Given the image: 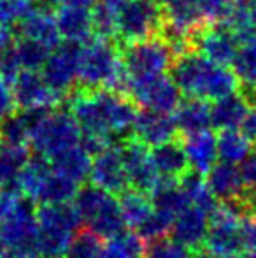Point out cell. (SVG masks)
Returning a JSON list of instances; mask_svg holds the SVG:
<instances>
[{"label": "cell", "mask_w": 256, "mask_h": 258, "mask_svg": "<svg viewBox=\"0 0 256 258\" xmlns=\"http://www.w3.org/2000/svg\"><path fill=\"white\" fill-rule=\"evenodd\" d=\"M170 79L183 97L212 102L233 92H239V81L232 69L212 63L200 53L188 51L174 58Z\"/></svg>", "instance_id": "6da1fadb"}, {"label": "cell", "mask_w": 256, "mask_h": 258, "mask_svg": "<svg viewBox=\"0 0 256 258\" xmlns=\"http://www.w3.org/2000/svg\"><path fill=\"white\" fill-rule=\"evenodd\" d=\"M77 90H113L125 93V72L121 65L120 44L93 35L81 44Z\"/></svg>", "instance_id": "7a4b0ae2"}, {"label": "cell", "mask_w": 256, "mask_h": 258, "mask_svg": "<svg viewBox=\"0 0 256 258\" xmlns=\"http://www.w3.org/2000/svg\"><path fill=\"white\" fill-rule=\"evenodd\" d=\"M70 204L74 206L81 225L104 241L127 230L118 197L95 184L90 183L79 186Z\"/></svg>", "instance_id": "3957f363"}, {"label": "cell", "mask_w": 256, "mask_h": 258, "mask_svg": "<svg viewBox=\"0 0 256 258\" xmlns=\"http://www.w3.org/2000/svg\"><path fill=\"white\" fill-rule=\"evenodd\" d=\"M37 253L42 258H63L72 235L81 228L74 206L42 204L35 209Z\"/></svg>", "instance_id": "277c9868"}, {"label": "cell", "mask_w": 256, "mask_h": 258, "mask_svg": "<svg viewBox=\"0 0 256 258\" xmlns=\"http://www.w3.org/2000/svg\"><path fill=\"white\" fill-rule=\"evenodd\" d=\"M121 65L125 72V88L132 83L163 76L168 72L176 54L170 44L160 35L146 41L120 44Z\"/></svg>", "instance_id": "5b68a950"}, {"label": "cell", "mask_w": 256, "mask_h": 258, "mask_svg": "<svg viewBox=\"0 0 256 258\" xmlns=\"http://www.w3.org/2000/svg\"><path fill=\"white\" fill-rule=\"evenodd\" d=\"M81 143V130L75 119L67 109L48 111L28 132V148L32 153L42 155L46 158L63 153L68 148Z\"/></svg>", "instance_id": "8992f818"}, {"label": "cell", "mask_w": 256, "mask_h": 258, "mask_svg": "<svg viewBox=\"0 0 256 258\" xmlns=\"http://www.w3.org/2000/svg\"><path fill=\"white\" fill-rule=\"evenodd\" d=\"M204 248L214 258H232L244 253L242 214L233 204H219L211 214Z\"/></svg>", "instance_id": "52a82bcc"}, {"label": "cell", "mask_w": 256, "mask_h": 258, "mask_svg": "<svg viewBox=\"0 0 256 258\" xmlns=\"http://www.w3.org/2000/svg\"><path fill=\"white\" fill-rule=\"evenodd\" d=\"M161 28V0H128L118 14L116 23V42L130 44V42L146 41L156 37Z\"/></svg>", "instance_id": "ba28073f"}, {"label": "cell", "mask_w": 256, "mask_h": 258, "mask_svg": "<svg viewBox=\"0 0 256 258\" xmlns=\"http://www.w3.org/2000/svg\"><path fill=\"white\" fill-rule=\"evenodd\" d=\"M79 58H81V44L65 41L49 53L44 67L41 69V76L44 78L46 85L63 100L77 86Z\"/></svg>", "instance_id": "9c48e42d"}, {"label": "cell", "mask_w": 256, "mask_h": 258, "mask_svg": "<svg viewBox=\"0 0 256 258\" xmlns=\"http://www.w3.org/2000/svg\"><path fill=\"white\" fill-rule=\"evenodd\" d=\"M125 95H128L139 109L168 112V114H172L183 100L179 88L167 74L132 83L125 88Z\"/></svg>", "instance_id": "30bf717a"}, {"label": "cell", "mask_w": 256, "mask_h": 258, "mask_svg": "<svg viewBox=\"0 0 256 258\" xmlns=\"http://www.w3.org/2000/svg\"><path fill=\"white\" fill-rule=\"evenodd\" d=\"M88 179L92 181V184L116 197L128 190L127 172H125L123 156H121V144L113 143L92 156Z\"/></svg>", "instance_id": "8fae6325"}, {"label": "cell", "mask_w": 256, "mask_h": 258, "mask_svg": "<svg viewBox=\"0 0 256 258\" xmlns=\"http://www.w3.org/2000/svg\"><path fill=\"white\" fill-rule=\"evenodd\" d=\"M121 156H123L128 188L149 195L160 181V176L151 162L149 148L140 144L133 137H128L125 143H121Z\"/></svg>", "instance_id": "7c38bea8"}, {"label": "cell", "mask_w": 256, "mask_h": 258, "mask_svg": "<svg viewBox=\"0 0 256 258\" xmlns=\"http://www.w3.org/2000/svg\"><path fill=\"white\" fill-rule=\"evenodd\" d=\"M237 49L239 42L226 25H205L192 39V51L225 67L232 65Z\"/></svg>", "instance_id": "4fadbf2b"}, {"label": "cell", "mask_w": 256, "mask_h": 258, "mask_svg": "<svg viewBox=\"0 0 256 258\" xmlns=\"http://www.w3.org/2000/svg\"><path fill=\"white\" fill-rule=\"evenodd\" d=\"M16 37H27L55 49L62 42L58 27H56L53 4L49 0H34L32 11L16 23Z\"/></svg>", "instance_id": "5bb4252c"}, {"label": "cell", "mask_w": 256, "mask_h": 258, "mask_svg": "<svg viewBox=\"0 0 256 258\" xmlns=\"http://www.w3.org/2000/svg\"><path fill=\"white\" fill-rule=\"evenodd\" d=\"M14 102L18 109L32 107H49L55 109L62 102V97L55 93L48 85L39 71H21L16 81L11 86Z\"/></svg>", "instance_id": "9a60e30c"}, {"label": "cell", "mask_w": 256, "mask_h": 258, "mask_svg": "<svg viewBox=\"0 0 256 258\" xmlns=\"http://www.w3.org/2000/svg\"><path fill=\"white\" fill-rule=\"evenodd\" d=\"M209 221H211V214L190 204L174 218L168 228V235L181 246H185L188 251H198L204 248Z\"/></svg>", "instance_id": "2e32d148"}, {"label": "cell", "mask_w": 256, "mask_h": 258, "mask_svg": "<svg viewBox=\"0 0 256 258\" xmlns=\"http://www.w3.org/2000/svg\"><path fill=\"white\" fill-rule=\"evenodd\" d=\"M132 137L144 146L153 148L176 139L178 128H176L174 118L168 112L139 109V114H137V119L132 128Z\"/></svg>", "instance_id": "e0dca14e"}, {"label": "cell", "mask_w": 256, "mask_h": 258, "mask_svg": "<svg viewBox=\"0 0 256 258\" xmlns=\"http://www.w3.org/2000/svg\"><path fill=\"white\" fill-rule=\"evenodd\" d=\"M204 181L207 184L209 191L212 194V197L219 204L239 201L246 194L242 177H240L239 165H233V163L218 160L211 167V170L204 176Z\"/></svg>", "instance_id": "ac0fdd59"}, {"label": "cell", "mask_w": 256, "mask_h": 258, "mask_svg": "<svg viewBox=\"0 0 256 258\" xmlns=\"http://www.w3.org/2000/svg\"><path fill=\"white\" fill-rule=\"evenodd\" d=\"M151 207H153L154 216L168 225L170 228L174 218L181 213L185 207L190 206L188 197L185 195L183 188L179 186V179H161L149 194Z\"/></svg>", "instance_id": "d6986e66"}, {"label": "cell", "mask_w": 256, "mask_h": 258, "mask_svg": "<svg viewBox=\"0 0 256 258\" xmlns=\"http://www.w3.org/2000/svg\"><path fill=\"white\" fill-rule=\"evenodd\" d=\"M149 156L161 179H181L190 170L185 148L178 137L149 148Z\"/></svg>", "instance_id": "ffe728a7"}, {"label": "cell", "mask_w": 256, "mask_h": 258, "mask_svg": "<svg viewBox=\"0 0 256 258\" xmlns=\"http://www.w3.org/2000/svg\"><path fill=\"white\" fill-rule=\"evenodd\" d=\"M183 148H185L186 158H188L190 170L197 174L205 176L211 170V167L218 162L216 134L212 132V128L185 136Z\"/></svg>", "instance_id": "44dd1931"}, {"label": "cell", "mask_w": 256, "mask_h": 258, "mask_svg": "<svg viewBox=\"0 0 256 258\" xmlns=\"http://www.w3.org/2000/svg\"><path fill=\"white\" fill-rule=\"evenodd\" d=\"M60 37L75 44H84L93 37L92 13L84 7L60 6L55 13Z\"/></svg>", "instance_id": "7402d4cb"}, {"label": "cell", "mask_w": 256, "mask_h": 258, "mask_svg": "<svg viewBox=\"0 0 256 258\" xmlns=\"http://www.w3.org/2000/svg\"><path fill=\"white\" fill-rule=\"evenodd\" d=\"M209 109H211V128L219 132V130L240 128L249 109V102L240 92H233L218 100H212Z\"/></svg>", "instance_id": "603a6c76"}, {"label": "cell", "mask_w": 256, "mask_h": 258, "mask_svg": "<svg viewBox=\"0 0 256 258\" xmlns=\"http://www.w3.org/2000/svg\"><path fill=\"white\" fill-rule=\"evenodd\" d=\"M32 151L28 144H2L0 146V190L21 194L20 174Z\"/></svg>", "instance_id": "cb8c5ba5"}, {"label": "cell", "mask_w": 256, "mask_h": 258, "mask_svg": "<svg viewBox=\"0 0 256 258\" xmlns=\"http://www.w3.org/2000/svg\"><path fill=\"white\" fill-rule=\"evenodd\" d=\"M172 118H174L178 134L181 136H190V134L211 128V109L207 100L185 97L174 109Z\"/></svg>", "instance_id": "d4e9b609"}, {"label": "cell", "mask_w": 256, "mask_h": 258, "mask_svg": "<svg viewBox=\"0 0 256 258\" xmlns=\"http://www.w3.org/2000/svg\"><path fill=\"white\" fill-rule=\"evenodd\" d=\"M51 169L55 172L72 179L74 183L81 184L88 179L90 165H92V155L81 146V143L74 148H68L63 153L49 158Z\"/></svg>", "instance_id": "484cf974"}, {"label": "cell", "mask_w": 256, "mask_h": 258, "mask_svg": "<svg viewBox=\"0 0 256 258\" xmlns=\"http://www.w3.org/2000/svg\"><path fill=\"white\" fill-rule=\"evenodd\" d=\"M232 71L239 81V90L246 100L256 104V44H247L237 49L232 60Z\"/></svg>", "instance_id": "4316f807"}, {"label": "cell", "mask_w": 256, "mask_h": 258, "mask_svg": "<svg viewBox=\"0 0 256 258\" xmlns=\"http://www.w3.org/2000/svg\"><path fill=\"white\" fill-rule=\"evenodd\" d=\"M77 188H79L77 183H74L72 179H68V177H65L51 169V172L46 176V179L42 181V184L39 186L37 194H35V197H34V202L39 206L68 204V202H72V199H74Z\"/></svg>", "instance_id": "83f0119b"}, {"label": "cell", "mask_w": 256, "mask_h": 258, "mask_svg": "<svg viewBox=\"0 0 256 258\" xmlns=\"http://www.w3.org/2000/svg\"><path fill=\"white\" fill-rule=\"evenodd\" d=\"M118 204H120V211L125 220V225H127V228H132L133 232H137L140 227H144V223L153 214L149 195L130 190V188L118 195Z\"/></svg>", "instance_id": "f1b7e54d"}, {"label": "cell", "mask_w": 256, "mask_h": 258, "mask_svg": "<svg viewBox=\"0 0 256 258\" xmlns=\"http://www.w3.org/2000/svg\"><path fill=\"white\" fill-rule=\"evenodd\" d=\"M127 2L128 0H95V4L90 9L95 37L116 41L118 14Z\"/></svg>", "instance_id": "f546056e"}, {"label": "cell", "mask_w": 256, "mask_h": 258, "mask_svg": "<svg viewBox=\"0 0 256 258\" xmlns=\"http://www.w3.org/2000/svg\"><path fill=\"white\" fill-rule=\"evenodd\" d=\"M216 148L218 160L239 165L246 156L253 153V143L240 132V128L219 130L216 134Z\"/></svg>", "instance_id": "4dcf8cb0"}, {"label": "cell", "mask_w": 256, "mask_h": 258, "mask_svg": "<svg viewBox=\"0 0 256 258\" xmlns=\"http://www.w3.org/2000/svg\"><path fill=\"white\" fill-rule=\"evenodd\" d=\"M146 241L137 232L123 230L111 239H106L99 258H144Z\"/></svg>", "instance_id": "1f68e13d"}, {"label": "cell", "mask_w": 256, "mask_h": 258, "mask_svg": "<svg viewBox=\"0 0 256 258\" xmlns=\"http://www.w3.org/2000/svg\"><path fill=\"white\" fill-rule=\"evenodd\" d=\"M225 25L235 35L239 44H256V2L235 6Z\"/></svg>", "instance_id": "d6a6232c"}, {"label": "cell", "mask_w": 256, "mask_h": 258, "mask_svg": "<svg viewBox=\"0 0 256 258\" xmlns=\"http://www.w3.org/2000/svg\"><path fill=\"white\" fill-rule=\"evenodd\" d=\"M49 172H51V163H49V160L42 155L32 153L28 162L25 163L23 170H21L20 179H18L21 194L27 195L28 199L34 201L39 186H41L42 181L46 179V176H48Z\"/></svg>", "instance_id": "836d02e7"}, {"label": "cell", "mask_w": 256, "mask_h": 258, "mask_svg": "<svg viewBox=\"0 0 256 258\" xmlns=\"http://www.w3.org/2000/svg\"><path fill=\"white\" fill-rule=\"evenodd\" d=\"M14 51L18 54L21 69L25 71H41L48 60L51 49L34 39L27 37H16L14 42Z\"/></svg>", "instance_id": "e575fe53"}, {"label": "cell", "mask_w": 256, "mask_h": 258, "mask_svg": "<svg viewBox=\"0 0 256 258\" xmlns=\"http://www.w3.org/2000/svg\"><path fill=\"white\" fill-rule=\"evenodd\" d=\"M102 244L104 239H100L92 230L79 228L72 235L63 258H99L100 251H102Z\"/></svg>", "instance_id": "d590c367"}, {"label": "cell", "mask_w": 256, "mask_h": 258, "mask_svg": "<svg viewBox=\"0 0 256 258\" xmlns=\"http://www.w3.org/2000/svg\"><path fill=\"white\" fill-rule=\"evenodd\" d=\"M188 249L181 246L170 235H161V237L146 241L144 246V258H188Z\"/></svg>", "instance_id": "8d00e7d4"}, {"label": "cell", "mask_w": 256, "mask_h": 258, "mask_svg": "<svg viewBox=\"0 0 256 258\" xmlns=\"http://www.w3.org/2000/svg\"><path fill=\"white\" fill-rule=\"evenodd\" d=\"M202 18L207 25H225L235 9L233 0H198Z\"/></svg>", "instance_id": "74e56055"}, {"label": "cell", "mask_w": 256, "mask_h": 258, "mask_svg": "<svg viewBox=\"0 0 256 258\" xmlns=\"http://www.w3.org/2000/svg\"><path fill=\"white\" fill-rule=\"evenodd\" d=\"M0 137L2 144H27L28 128L18 111L0 121Z\"/></svg>", "instance_id": "f35d334b"}, {"label": "cell", "mask_w": 256, "mask_h": 258, "mask_svg": "<svg viewBox=\"0 0 256 258\" xmlns=\"http://www.w3.org/2000/svg\"><path fill=\"white\" fill-rule=\"evenodd\" d=\"M34 7V0H0V23L16 25Z\"/></svg>", "instance_id": "ab89813d"}, {"label": "cell", "mask_w": 256, "mask_h": 258, "mask_svg": "<svg viewBox=\"0 0 256 258\" xmlns=\"http://www.w3.org/2000/svg\"><path fill=\"white\" fill-rule=\"evenodd\" d=\"M21 71H23V69H21L18 54L14 51V46L0 53V81H2L4 85L11 88Z\"/></svg>", "instance_id": "60d3db41"}, {"label": "cell", "mask_w": 256, "mask_h": 258, "mask_svg": "<svg viewBox=\"0 0 256 258\" xmlns=\"http://www.w3.org/2000/svg\"><path fill=\"white\" fill-rule=\"evenodd\" d=\"M239 170L247 194H256V153L246 156L239 163Z\"/></svg>", "instance_id": "b9f144b4"}, {"label": "cell", "mask_w": 256, "mask_h": 258, "mask_svg": "<svg viewBox=\"0 0 256 258\" xmlns=\"http://www.w3.org/2000/svg\"><path fill=\"white\" fill-rule=\"evenodd\" d=\"M244 253H256V213L242 216Z\"/></svg>", "instance_id": "7bdbcfd3"}, {"label": "cell", "mask_w": 256, "mask_h": 258, "mask_svg": "<svg viewBox=\"0 0 256 258\" xmlns=\"http://www.w3.org/2000/svg\"><path fill=\"white\" fill-rule=\"evenodd\" d=\"M18 111L16 102H14L13 92H11L9 86H6L2 81H0V121L7 116L14 114Z\"/></svg>", "instance_id": "ee69618b"}, {"label": "cell", "mask_w": 256, "mask_h": 258, "mask_svg": "<svg viewBox=\"0 0 256 258\" xmlns=\"http://www.w3.org/2000/svg\"><path fill=\"white\" fill-rule=\"evenodd\" d=\"M240 132L251 141L256 143V104H251L247 109V114L244 118L242 125H240Z\"/></svg>", "instance_id": "f6af8a7d"}, {"label": "cell", "mask_w": 256, "mask_h": 258, "mask_svg": "<svg viewBox=\"0 0 256 258\" xmlns=\"http://www.w3.org/2000/svg\"><path fill=\"white\" fill-rule=\"evenodd\" d=\"M14 42H16V32H14V28L11 25L0 23V53L13 48Z\"/></svg>", "instance_id": "bcb514c9"}, {"label": "cell", "mask_w": 256, "mask_h": 258, "mask_svg": "<svg viewBox=\"0 0 256 258\" xmlns=\"http://www.w3.org/2000/svg\"><path fill=\"white\" fill-rule=\"evenodd\" d=\"M53 6H68V7H84V9H92L95 0H49Z\"/></svg>", "instance_id": "7dc6e473"}, {"label": "cell", "mask_w": 256, "mask_h": 258, "mask_svg": "<svg viewBox=\"0 0 256 258\" xmlns=\"http://www.w3.org/2000/svg\"><path fill=\"white\" fill-rule=\"evenodd\" d=\"M188 258H214V256L209 255V253L204 251V249H198V251H195V253H190Z\"/></svg>", "instance_id": "c3c4849f"}, {"label": "cell", "mask_w": 256, "mask_h": 258, "mask_svg": "<svg viewBox=\"0 0 256 258\" xmlns=\"http://www.w3.org/2000/svg\"><path fill=\"white\" fill-rule=\"evenodd\" d=\"M256 0H233V4L235 6H246V4H253Z\"/></svg>", "instance_id": "681fc988"}, {"label": "cell", "mask_w": 256, "mask_h": 258, "mask_svg": "<svg viewBox=\"0 0 256 258\" xmlns=\"http://www.w3.org/2000/svg\"><path fill=\"white\" fill-rule=\"evenodd\" d=\"M232 258H256V253H242V255H237Z\"/></svg>", "instance_id": "f907efd6"}, {"label": "cell", "mask_w": 256, "mask_h": 258, "mask_svg": "<svg viewBox=\"0 0 256 258\" xmlns=\"http://www.w3.org/2000/svg\"><path fill=\"white\" fill-rule=\"evenodd\" d=\"M151 2H160V0H151Z\"/></svg>", "instance_id": "816d5d0a"}, {"label": "cell", "mask_w": 256, "mask_h": 258, "mask_svg": "<svg viewBox=\"0 0 256 258\" xmlns=\"http://www.w3.org/2000/svg\"><path fill=\"white\" fill-rule=\"evenodd\" d=\"M0 146H2V137H0Z\"/></svg>", "instance_id": "f5cc1de1"}, {"label": "cell", "mask_w": 256, "mask_h": 258, "mask_svg": "<svg viewBox=\"0 0 256 258\" xmlns=\"http://www.w3.org/2000/svg\"><path fill=\"white\" fill-rule=\"evenodd\" d=\"M193 2H198V0H193Z\"/></svg>", "instance_id": "db71d44e"}, {"label": "cell", "mask_w": 256, "mask_h": 258, "mask_svg": "<svg viewBox=\"0 0 256 258\" xmlns=\"http://www.w3.org/2000/svg\"><path fill=\"white\" fill-rule=\"evenodd\" d=\"M254 153H256V150H254Z\"/></svg>", "instance_id": "11a10c76"}]
</instances>
